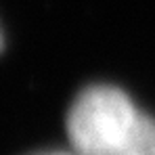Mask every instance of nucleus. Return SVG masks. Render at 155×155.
I'll return each mask as SVG.
<instances>
[{
    "mask_svg": "<svg viewBox=\"0 0 155 155\" xmlns=\"http://www.w3.org/2000/svg\"><path fill=\"white\" fill-rule=\"evenodd\" d=\"M76 155H155V120L113 86L82 90L67 113Z\"/></svg>",
    "mask_w": 155,
    "mask_h": 155,
    "instance_id": "1",
    "label": "nucleus"
},
{
    "mask_svg": "<svg viewBox=\"0 0 155 155\" xmlns=\"http://www.w3.org/2000/svg\"><path fill=\"white\" fill-rule=\"evenodd\" d=\"M46 155H67V153H46Z\"/></svg>",
    "mask_w": 155,
    "mask_h": 155,
    "instance_id": "2",
    "label": "nucleus"
},
{
    "mask_svg": "<svg viewBox=\"0 0 155 155\" xmlns=\"http://www.w3.org/2000/svg\"><path fill=\"white\" fill-rule=\"evenodd\" d=\"M0 48H2V36H0Z\"/></svg>",
    "mask_w": 155,
    "mask_h": 155,
    "instance_id": "3",
    "label": "nucleus"
}]
</instances>
